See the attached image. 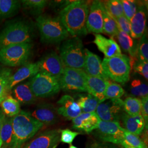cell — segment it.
Instances as JSON below:
<instances>
[{
  "instance_id": "obj_43",
  "label": "cell",
  "mask_w": 148,
  "mask_h": 148,
  "mask_svg": "<svg viewBox=\"0 0 148 148\" xmlns=\"http://www.w3.org/2000/svg\"><path fill=\"white\" fill-rule=\"evenodd\" d=\"M142 108L141 115L143 117L145 122V127L148 129V96L143 97L141 99Z\"/></svg>"
},
{
  "instance_id": "obj_16",
  "label": "cell",
  "mask_w": 148,
  "mask_h": 148,
  "mask_svg": "<svg viewBox=\"0 0 148 148\" xmlns=\"http://www.w3.org/2000/svg\"><path fill=\"white\" fill-rule=\"evenodd\" d=\"M147 10L143 2H140L137 11L131 20V36L133 39H140L146 30Z\"/></svg>"
},
{
  "instance_id": "obj_1",
  "label": "cell",
  "mask_w": 148,
  "mask_h": 148,
  "mask_svg": "<svg viewBox=\"0 0 148 148\" xmlns=\"http://www.w3.org/2000/svg\"><path fill=\"white\" fill-rule=\"evenodd\" d=\"M90 3L84 0L73 1L59 13V18L69 35L79 37L87 35V16Z\"/></svg>"
},
{
  "instance_id": "obj_31",
  "label": "cell",
  "mask_w": 148,
  "mask_h": 148,
  "mask_svg": "<svg viewBox=\"0 0 148 148\" xmlns=\"http://www.w3.org/2000/svg\"><path fill=\"white\" fill-rule=\"evenodd\" d=\"M125 112L130 116H136L141 114L142 101L139 98L128 97L123 101Z\"/></svg>"
},
{
  "instance_id": "obj_22",
  "label": "cell",
  "mask_w": 148,
  "mask_h": 148,
  "mask_svg": "<svg viewBox=\"0 0 148 148\" xmlns=\"http://www.w3.org/2000/svg\"><path fill=\"white\" fill-rule=\"evenodd\" d=\"M93 42L98 49L104 54L105 58H109L121 56V51L116 42L112 38H107L101 34H95Z\"/></svg>"
},
{
  "instance_id": "obj_7",
  "label": "cell",
  "mask_w": 148,
  "mask_h": 148,
  "mask_svg": "<svg viewBox=\"0 0 148 148\" xmlns=\"http://www.w3.org/2000/svg\"><path fill=\"white\" fill-rule=\"evenodd\" d=\"M32 46V43H25L0 48V63L10 67L23 66L30 58Z\"/></svg>"
},
{
  "instance_id": "obj_19",
  "label": "cell",
  "mask_w": 148,
  "mask_h": 148,
  "mask_svg": "<svg viewBox=\"0 0 148 148\" xmlns=\"http://www.w3.org/2000/svg\"><path fill=\"white\" fill-rule=\"evenodd\" d=\"M100 120L95 112H82L72 120L73 127L75 130L88 133L98 128Z\"/></svg>"
},
{
  "instance_id": "obj_24",
  "label": "cell",
  "mask_w": 148,
  "mask_h": 148,
  "mask_svg": "<svg viewBox=\"0 0 148 148\" xmlns=\"http://www.w3.org/2000/svg\"><path fill=\"white\" fill-rule=\"evenodd\" d=\"M125 130L129 132L139 136L143 132L145 127V122L140 115L130 116L126 112H123L121 116Z\"/></svg>"
},
{
  "instance_id": "obj_10",
  "label": "cell",
  "mask_w": 148,
  "mask_h": 148,
  "mask_svg": "<svg viewBox=\"0 0 148 148\" xmlns=\"http://www.w3.org/2000/svg\"><path fill=\"white\" fill-rule=\"evenodd\" d=\"M99 137L104 142L121 145L125 141L124 130L119 122L100 120L97 129Z\"/></svg>"
},
{
  "instance_id": "obj_3",
  "label": "cell",
  "mask_w": 148,
  "mask_h": 148,
  "mask_svg": "<svg viewBox=\"0 0 148 148\" xmlns=\"http://www.w3.org/2000/svg\"><path fill=\"white\" fill-rule=\"evenodd\" d=\"M43 125L32 117L29 112L21 110L12 117L14 138L12 148H23L25 143L33 137Z\"/></svg>"
},
{
  "instance_id": "obj_36",
  "label": "cell",
  "mask_w": 148,
  "mask_h": 148,
  "mask_svg": "<svg viewBox=\"0 0 148 148\" xmlns=\"http://www.w3.org/2000/svg\"><path fill=\"white\" fill-rule=\"evenodd\" d=\"M138 59L143 62H148V41L147 32L144 34L138 43L137 50Z\"/></svg>"
},
{
  "instance_id": "obj_23",
  "label": "cell",
  "mask_w": 148,
  "mask_h": 148,
  "mask_svg": "<svg viewBox=\"0 0 148 148\" xmlns=\"http://www.w3.org/2000/svg\"><path fill=\"white\" fill-rule=\"evenodd\" d=\"M11 91L14 98L20 104L31 105L34 104L37 100V98L34 95L30 88L29 81L16 85Z\"/></svg>"
},
{
  "instance_id": "obj_12",
  "label": "cell",
  "mask_w": 148,
  "mask_h": 148,
  "mask_svg": "<svg viewBox=\"0 0 148 148\" xmlns=\"http://www.w3.org/2000/svg\"><path fill=\"white\" fill-rule=\"evenodd\" d=\"M105 9L100 1H93L90 5L86 28L88 32L99 34L103 32V20Z\"/></svg>"
},
{
  "instance_id": "obj_30",
  "label": "cell",
  "mask_w": 148,
  "mask_h": 148,
  "mask_svg": "<svg viewBox=\"0 0 148 148\" xmlns=\"http://www.w3.org/2000/svg\"><path fill=\"white\" fill-rule=\"evenodd\" d=\"M21 7L32 15H41L43 10L48 3L46 0H22Z\"/></svg>"
},
{
  "instance_id": "obj_4",
  "label": "cell",
  "mask_w": 148,
  "mask_h": 148,
  "mask_svg": "<svg viewBox=\"0 0 148 148\" xmlns=\"http://www.w3.org/2000/svg\"><path fill=\"white\" fill-rule=\"evenodd\" d=\"M36 25L43 43L55 44L68 38L69 34L58 16L40 15L36 19Z\"/></svg>"
},
{
  "instance_id": "obj_41",
  "label": "cell",
  "mask_w": 148,
  "mask_h": 148,
  "mask_svg": "<svg viewBox=\"0 0 148 148\" xmlns=\"http://www.w3.org/2000/svg\"><path fill=\"white\" fill-rule=\"evenodd\" d=\"M79 134V133L72 131L69 129L62 130H60V140L61 142L71 145L75 138Z\"/></svg>"
},
{
  "instance_id": "obj_11",
  "label": "cell",
  "mask_w": 148,
  "mask_h": 148,
  "mask_svg": "<svg viewBox=\"0 0 148 148\" xmlns=\"http://www.w3.org/2000/svg\"><path fill=\"white\" fill-rule=\"evenodd\" d=\"M95 113L104 121L119 122L124 112L123 101L121 99H112L101 103Z\"/></svg>"
},
{
  "instance_id": "obj_29",
  "label": "cell",
  "mask_w": 148,
  "mask_h": 148,
  "mask_svg": "<svg viewBox=\"0 0 148 148\" xmlns=\"http://www.w3.org/2000/svg\"><path fill=\"white\" fill-rule=\"evenodd\" d=\"M1 106L5 115L9 117L15 116L21 111L20 103L11 95L7 96L1 103Z\"/></svg>"
},
{
  "instance_id": "obj_28",
  "label": "cell",
  "mask_w": 148,
  "mask_h": 148,
  "mask_svg": "<svg viewBox=\"0 0 148 148\" xmlns=\"http://www.w3.org/2000/svg\"><path fill=\"white\" fill-rule=\"evenodd\" d=\"M76 102L79 104L82 112H95L98 106L101 103L95 97L88 93L77 95Z\"/></svg>"
},
{
  "instance_id": "obj_37",
  "label": "cell",
  "mask_w": 148,
  "mask_h": 148,
  "mask_svg": "<svg viewBox=\"0 0 148 148\" xmlns=\"http://www.w3.org/2000/svg\"><path fill=\"white\" fill-rule=\"evenodd\" d=\"M130 91L133 95L142 98L148 96V85L140 79H133L131 84Z\"/></svg>"
},
{
  "instance_id": "obj_9",
  "label": "cell",
  "mask_w": 148,
  "mask_h": 148,
  "mask_svg": "<svg viewBox=\"0 0 148 148\" xmlns=\"http://www.w3.org/2000/svg\"><path fill=\"white\" fill-rule=\"evenodd\" d=\"M86 77L83 69L65 68L59 79L61 90L76 92H87Z\"/></svg>"
},
{
  "instance_id": "obj_27",
  "label": "cell",
  "mask_w": 148,
  "mask_h": 148,
  "mask_svg": "<svg viewBox=\"0 0 148 148\" xmlns=\"http://www.w3.org/2000/svg\"><path fill=\"white\" fill-rule=\"evenodd\" d=\"M21 7L18 0H0V19H7L15 16Z\"/></svg>"
},
{
  "instance_id": "obj_45",
  "label": "cell",
  "mask_w": 148,
  "mask_h": 148,
  "mask_svg": "<svg viewBox=\"0 0 148 148\" xmlns=\"http://www.w3.org/2000/svg\"><path fill=\"white\" fill-rule=\"evenodd\" d=\"M88 148H118L115 144L106 142H95Z\"/></svg>"
},
{
  "instance_id": "obj_38",
  "label": "cell",
  "mask_w": 148,
  "mask_h": 148,
  "mask_svg": "<svg viewBox=\"0 0 148 148\" xmlns=\"http://www.w3.org/2000/svg\"><path fill=\"white\" fill-rule=\"evenodd\" d=\"M121 2L123 11V15L131 21L137 11L140 2L134 0H122Z\"/></svg>"
},
{
  "instance_id": "obj_35",
  "label": "cell",
  "mask_w": 148,
  "mask_h": 148,
  "mask_svg": "<svg viewBox=\"0 0 148 148\" xmlns=\"http://www.w3.org/2000/svg\"><path fill=\"white\" fill-rule=\"evenodd\" d=\"M12 75V70L9 68H4L0 75V104L8 95V81Z\"/></svg>"
},
{
  "instance_id": "obj_47",
  "label": "cell",
  "mask_w": 148,
  "mask_h": 148,
  "mask_svg": "<svg viewBox=\"0 0 148 148\" xmlns=\"http://www.w3.org/2000/svg\"><path fill=\"white\" fill-rule=\"evenodd\" d=\"M121 145L124 148H136L132 147H131V146H130V145H129L127 144V143H126L125 141H124L123 143H122V144Z\"/></svg>"
},
{
  "instance_id": "obj_20",
  "label": "cell",
  "mask_w": 148,
  "mask_h": 148,
  "mask_svg": "<svg viewBox=\"0 0 148 148\" xmlns=\"http://www.w3.org/2000/svg\"><path fill=\"white\" fill-rule=\"evenodd\" d=\"M40 72L38 63H30L23 65L9 78L8 89L10 91L16 85L24 80L32 77Z\"/></svg>"
},
{
  "instance_id": "obj_14",
  "label": "cell",
  "mask_w": 148,
  "mask_h": 148,
  "mask_svg": "<svg viewBox=\"0 0 148 148\" xmlns=\"http://www.w3.org/2000/svg\"><path fill=\"white\" fill-rule=\"evenodd\" d=\"M60 130H47L40 133L22 148H56L60 142Z\"/></svg>"
},
{
  "instance_id": "obj_25",
  "label": "cell",
  "mask_w": 148,
  "mask_h": 148,
  "mask_svg": "<svg viewBox=\"0 0 148 148\" xmlns=\"http://www.w3.org/2000/svg\"><path fill=\"white\" fill-rule=\"evenodd\" d=\"M116 37L122 49L129 54L130 62L137 58V50L138 44L136 43L131 35L119 30Z\"/></svg>"
},
{
  "instance_id": "obj_34",
  "label": "cell",
  "mask_w": 148,
  "mask_h": 148,
  "mask_svg": "<svg viewBox=\"0 0 148 148\" xmlns=\"http://www.w3.org/2000/svg\"><path fill=\"white\" fill-rule=\"evenodd\" d=\"M124 93L125 90L121 85L109 81L105 93L106 101L112 99H120Z\"/></svg>"
},
{
  "instance_id": "obj_15",
  "label": "cell",
  "mask_w": 148,
  "mask_h": 148,
  "mask_svg": "<svg viewBox=\"0 0 148 148\" xmlns=\"http://www.w3.org/2000/svg\"><path fill=\"white\" fill-rule=\"evenodd\" d=\"M29 112L32 117L43 125H53L58 121L57 108L49 103L40 104Z\"/></svg>"
},
{
  "instance_id": "obj_39",
  "label": "cell",
  "mask_w": 148,
  "mask_h": 148,
  "mask_svg": "<svg viewBox=\"0 0 148 148\" xmlns=\"http://www.w3.org/2000/svg\"><path fill=\"white\" fill-rule=\"evenodd\" d=\"M125 142L129 145L136 148H147L145 144L140 139V138L136 134L129 132L124 130Z\"/></svg>"
},
{
  "instance_id": "obj_40",
  "label": "cell",
  "mask_w": 148,
  "mask_h": 148,
  "mask_svg": "<svg viewBox=\"0 0 148 148\" xmlns=\"http://www.w3.org/2000/svg\"><path fill=\"white\" fill-rule=\"evenodd\" d=\"M131 68L143 76L145 79H148V62H143L136 59L132 62H131Z\"/></svg>"
},
{
  "instance_id": "obj_8",
  "label": "cell",
  "mask_w": 148,
  "mask_h": 148,
  "mask_svg": "<svg viewBox=\"0 0 148 148\" xmlns=\"http://www.w3.org/2000/svg\"><path fill=\"white\" fill-rule=\"evenodd\" d=\"M29 82L36 98L51 97L61 90L59 79L42 72H39L32 77Z\"/></svg>"
},
{
  "instance_id": "obj_2",
  "label": "cell",
  "mask_w": 148,
  "mask_h": 148,
  "mask_svg": "<svg viewBox=\"0 0 148 148\" xmlns=\"http://www.w3.org/2000/svg\"><path fill=\"white\" fill-rule=\"evenodd\" d=\"M34 37L35 28L30 21L22 19L9 21L0 31V48L32 43Z\"/></svg>"
},
{
  "instance_id": "obj_49",
  "label": "cell",
  "mask_w": 148,
  "mask_h": 148,
  "mask_svg": "<svg viewBox=\"0 0 148 148\" xmlns=\"http://www.w3.org/2000/svg\"><path fill=\"white\" fill-rule=\"evenodd\" d=\"M69 148H77L76 147H75V146H74L73 145H72V144H71L70 145V147H69Z\"/></svg>"
},
{
  "instance_id": "obj_42",
  "label": "cell",
  "mask_w": 148,
  "mask_h": 148,
  "mask_svg": "<svg viewBox=\"0 0 148 148\" xmlns=\"http://www.w3.org/2000/svg\"><path fill=\"white\" fill-rule=\"evenodd\" d=\"M115 20L116 21L117 26L120 30L131 35V22L125 16L123 15L115 18Z\"/></svg>"
},
{
  "instance_id": "obj_33",
  "label": "cell",
  "mask_w": 148,
  "mask_h": 148,
  "mask_svg": "<svg viewBox=\"0 0 148 148\" xmlns=\"http://www.w3.org/2000/svg\"><path fill=\"white\" fill-rule=\"evenodd\" d=\"M119 30V29L115 19L110 16L105 10L104 13L103 32L110 36L111 37H116Z\"/></svg>"
},
{
  "instance_id": "obj_21",
  "label": "cell",
  "mask_w": 148,
  "mask_h": 148,
  "mask_svg": "<svg viewBox=\"0 0 148 148\" xmlns=\"http://www.w3.org/2000/svg\"><path fill=\"white\" fill-rule=\"evenodd\" d=\"M109 82V80L87 75L86 82L87 92L101 103L106 101L105 93Z\"/></svg>"
},
{
  "instance_id": "obj_48",
  "label": "cell",
  "mask_w": 148,
  "mask_h": 148,
  "mask_svg": "<svg viewBox=\"0 0 148 148\" xmlns=\"http://www.w3.org/2000/svg\"><path fill=\"white\" fill-rule=\"evenodd\" d=\"M3 69H4V68L0 65V75H1V74H2Z\"/></svg>"
},
{
  "instance_id": "obj_18",
  "label": "cell",
  "mask_w": 148,
  "mask_h": 148,
  "mask_svg": "<svg viewBox=\"0 0 148 148\" xmlns=\"http://www.w3.org/2000/svg\"><path fill=\"white\" fill-rule=\"evenodd\" d=\"M84 71L90 76L99 77L106 80H109L106 76L102 66L101 58L88 49H85Z\"/></svg>"
},
{
  "instance_id": "obj_26",
  "label": "cell",
  "mask_w": 148,
  "mask_h": 148,
  "mask_svg": "<svg viewBox=\"0 0 148 148\" xmlns=\"http://www.w3.org/2000/svg\"><path fill=\"white\" fill-rule=\"evenodd\" d=\"M13 138L12 117H5L0 133V148H12Z\"/></svg>"
},
{
  "instance_id": "obj_46",
  "label": "cell",
  "mask_w": 148,
  "mask_h": 148,
  "mask_svg": "<svg viewBox=\"0 0 148 148\" xmlns=\"http://www.w3.org/2000/svg\"><path fill=\"white\" fill-rule=\"evenodd\" d=\"M5 115L1 109H0V133L1 131V129L2 127V125L3 123V122L5 121Z\"/></svg>"
},
{
  "instance_id": "obj_17",
  "label": "cell",
  "mask_w": 148,
  "mask_h": 148,
  "mask_svg": "<svg viewBox=\"0 0 148 148\" xmlns=\"http://www.w3.org/2000/svg\"><path fill=\"white\" fill-rule=\"evenodd\" d=\"M57 103L58 105L57 108L58 114L68 120H72L82 113L79 104L71 95H63Z\"/></svg>"
},
{
  "instance_id": "obj_6",
  "label": "cell",
  "mask_w": 148,
  "mask_h": 148,
  "mask_svg": "<svg viewBox=\"0 0 148 148\" xmlns=\"http://www.w3.org/2000/svg\"><path fill=\"white\" fill-rule=\"evenodd\" d=\"M102 66L109 79L121 84H125L130 80L131 66L130 58L125 55L104 58Z\"/></svg>"
},
{
  "instance_id": "obj_44",
  "label": "cell",
  "mask_w": 148,
  "mask_h": 148,
  "mask_svg": "<svg viewBox=\"0 0 148 148\" xmlns=\"http://www.w3.org/2000/svg\"><path fill=\"white\" fill-rule=\"evenodd\" d=\"M73 2V1H51V3L52 5V7H53V8L58 10L59 13Z\"/></svg>"
},
{
  "instance_id": "obj_5",
  "label": "cell",
  "mask_w": 148,
  "mask_h": 148,
  "mask_svg": "<svg viewBox=\"0 0 148 148\" xmlns=\"http://www.w3.org/2000/svg\"><path fill=\"white\" fill-rule=\"evenodd\" d=\"M59 57L65 68L83 69L85 64V49L78 37L67 38L59 48Z\"/></svg>"
},
{
  "instance_id": "obj_32",
  "label": "cell",
  "mask_w": 148,
  "mask_h": 148,
  "mask_svg": "<svg viewBox=\"0 0 148 148\" xmlns=\"http://www.w3.org/2000/svg\"><path fill=\"white\" fill-rule=\"evenodd\" d=\"M106 12L114 19L123 15L120 0H110L102 2Z\"/></svg>"
},
{
  "instance_id": "obj_13",
  "label": "cell",
  "mask_w": 148,
  "mask_h": 148,
  "mask_svg": "<svg viewBox=\"0 0 148 148\" xmlns=\"http://www.w3.org/2000/svg\"><path fill=\"white\" fill-rule=\"evenodd\" d=\"M40 72L59 79L65 68L58 54L54 52L48 53L37 62Z\"/></svg>"
}]
</instances>
